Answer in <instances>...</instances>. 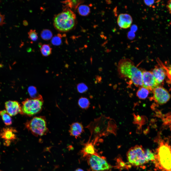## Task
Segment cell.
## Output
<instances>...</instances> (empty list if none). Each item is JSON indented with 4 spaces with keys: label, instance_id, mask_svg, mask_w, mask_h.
<instances>
[{
    "label": "cell",
    "instance_id": "obj_1",
    "mask_svg": "<svg viewBox=\"0 0 171 171\" xmlns=\"http://www.w3.org/2000/svg\"><path fill=\"white\" fill-rule=\"evenodd\" d=\"M118 70L121 77L129 79L136 87L142 86V72L130 59L120 60L118 63Z\"/></svg>",
    "mask_w": 171,
    "mask_h": 171
},
{
    "label": "cell",
    "instance_id": "obj_2",
    "mask_svg": "<svg viewBox=\"0 0 171 171\" xmlns=\"http://www.w3.org/2000/svg\"><path fill=\"white\" fill-rule=\"evenodd\" d=\"M157 150L155 160L158 168L162 171H171V146L160 139Z\"/></svg>",
    "mask_w": 171,
    "mask_h": 171
},
{
    "label": "cell",
    "instance_id": "obj_3",
    "mask_svg": "<svg viewBox=\"0 0 171 171\" xmlns=\"http://www.w3.org/2000/svg\"><path fill=\"white\" fill-rule=\"evenodd\" d=\"M76 15L71 10L67 9L59 13L54 20V25L57 30L63 32L72 29L75 24Z\"/></svg>",
    "mask_w": 171,
    "mask_h": 171
},
{
    "label": "cell",
    "instance_id": "obj_4",
    "mask_svg": "<svg viewBox=\"0 0 171 171\" xmlns=\"http://www.w3.org/2000/svg\"><path fill=\"white\" fill-rule=\"evenodd\" d=\"M25 125L27 129L36 136H42L48 131L46 119L43 117H34L27 122Z\"/></svg>",
    "mask_w": 171,
    "mask_h": 171
},
{
    "label": "cell",
    "instance_id": "obj_5",
    "mask_svg": "<svg viewBox=\"0 0 171 171\" xmlns=\"http://www.w3.org/2000/svg\"><path fill=\"white\" fill-rule=\"evenodd\" d=\"M43 101L42 97L36 98H28L22 102V114L28 116L34 115L41 110Z\"/></svg>",
    "mask_w": 171,
    "mask_h": 171
},
{
    "label": "cell",
    "instance_id": "obj_6",
    "mask_svg": "<svg viewBox=\"0 0 171 171\" xmlns=\"http://www.w3.org/2000/svg\"><path fill=\"white\" fill-rule=\"evenodd\" d=\"M127 157L129 163L133 166L142 165L147 162L145 156V150L141 145H136L130 148Z\"/></svg>",
    "mask_w": 171,
    "mask_h": 171
},
{
    "label": "cell",
    "instance_id": "obj_7",
    "mask_svg": "<svg viewBox=\"0 0 171 171\" xmlns=\"http://www.w3.org/2000/svg\"><path fill=\"white\" fill-rule=\"evenodd\" d=\"M88 162L91 169L93 171H104L109 170L111 167L104 158L98 154L89 156Z\"/></svg>",
    "mask_w": 171,
    "mask_h": 171
},
{
    "label": "cell",
    "instance_id": "obj_8",
    "mask_svg": "<svg viewBox=\"0 0 171 171\" xmlns=\"http://www.w3.org/2000/svg\"><path fill=\"white\" fill-rule=\"evenodd\" d=\"M152 91L153 96L151 99L154 100L158 104H164L170 99L171 96L169 92L162 87L158 86Z\"/></svg>",
    "mask_w": 171,
    "mask_h": 171
},
{
    "label": "cell",
    "instance_id": "obj_9",
    "mask_svg": "<svg viewBox=\"0 0 171 171\" xmlns=\"http://www.w3.org/2000/svg\"><path fill=\"white\" fill-rule=\"evenodd\" d=\"M142 86L150 91L158 86L151 71L144 70L142 71Z\"/></svg>",
    "mask_w": 171,
    "mask_h": 171
},
{
    "label": "cell",
    "instance_id": "obj_10",
    "mask_svg": "<svg viewBox=\"0 0 171 171\" xmlns=\"http://www.w3.org/2000/svg\"><path fill=\"white\" fill-rule=\"evenodd\" d=\"M17 131L12 127L3 128L0 132V137L5 141L6 145H9L11 142L15 140L16 138L15 133Z\"/></svg>",
    "mask_w": 171,
    "mask_h": 171
},
{
    "label": "cell",
    "instance_id": "obj_11",
    "mask_svg": "<svg viewBox=\"0 0 171 171\" xmlns=\"http://www.w3.org/2000/svg\"><path fill=\"white\" fill-rule=\"evenodd\" d=\"M5 107L7 113L11 116H15L19 113L22 114L21 106L17 101H7L5 103Z\"/></svg>",
    "mask_w": 171,
    "mask_h": 171
},
{
    "label": "cell",
    "instance_id": "obj_12",
    "mask_svg": "<svg viewBox=\"0 0 171 171\" xmlns=\"http://www.w3.org/2000/svg\"><path fill=\"white\" fill-rule=\"evenodd\" d=\"M133 19L131 16L127 14H121L119 15L117 22L119 26L122 28H129L132 23Z\"/></svg>",
    "mask_w": 171,
    "mask_h": 171
},
{
    "label": "cell",
    "instance_id": "obj_13",
    "mask_svg": "<svg viewBox=\"0 0 171 171\" xmlns=\"http://www.w3.org/2000/svg\"><path fill=\"white\" fill-rule=\"evenodd\" d=\"M84 131L83 125L80 122H76L72 123L70 125L69 132L70 136L77 138L81 137Z\"/></svg>",
    "mask_w": 171,
    "mask_h": 171
},
{
    "label": "cell",
    "instance_id": "obj_14",
    "mask_svg": "<svg viewBox=\"0 0 171 171\" xmlns=\"http://www.w3.org/2000/svg\"><path fill=\"white\" fill-rule=\"evenodd\" d=\"M152 72L158 85L163 81L165 77L166 73L163 68L156 67Z\"/></svg>",
    "mask_w": 171,
    "mask_h": 171
},
{
    "label": "cell",
    "instance_id": "obj_15",
    "mask_svg": "<svg viewBox=\"0 0 171 171\" xmlns=\"http://www.w3.org/2000/svg\"><path fill=\"white\" fill-rule=\"evenodd\" d=\"M81 152L84 157L97 154L96 152L93 142L89 141L85 145Z\"/></svg>",
    "mask_w": 171,
    "mask_h": 171
},
{
    "label": "cell",
    "instance_id": "obj_16",
    "mask_svg": "<svg viewBox=\"0 0 171 171\" xmlns=\"http://www.w3.org/2000/svg\"><path fill=\"white\" fill-rule=\"evenodd\" d=\"M139 87L136 93L137 96L140 99H146L148 97L150 91L142 86Z\"/></svg>",
    "mask_w": 171,
    "mask_h": 171
},
{
    "label": "cell",
    "instance_id": "obj_17",
    "mask_svg": "<svg viewBox=\"0 0 171 171\" xmlns=\"http://www.w3.org/2000/svg\"><path fill=\"white\" fill-rule=\"evenodd\" d=\"M0 115L4 124L7 126L10 125L12 123L11 116L7 113L5 109L0 111Z\"/></svg>",
    "mask_w": 171,
    "mask_h": 171
},
{
    "label": "cell",
    "instance_id": "obj_18",
    "mask_svg": "<svg viewBox=\"0 0 171 171\" xmlns=\"http://www.w3.org/2000/svg\"><path fill=\"white\" fill-rule=\"evenodd\" d=\"M90 103L88 99L85 97H81L78 100V104L79 107L83 109H86L89 108Z\"/></svg>",
    "mask_w": 171,
    "mask_h": 171
},
{
    "label": "cell",
    "instance_id": "obj_19",
    "mask_svg": "<svg viewBox=\"0 0 171 171\" xmlns=\"http://www.w3.org/2000/svg\"><path fill=\"white\" fill-rule=\"evenodd\" d=\"M40 51L43 56L47 57L51 54L52 48L49 45L44 44L41 47Z\"/></svg>",
    "mask_w": 171,
    "mask_h": 171
},
{
    "label": "cell",
    "instance_id": "obj_20",
    "mask_svg": "<svg viewBox=\"0 0 171 171\" xmlns=\"http://www.w3.org/2000/svg\"><path fill=\"white\" fill-rule=\"evenodd\" d=\"M28 91L32 98H38L42 96L38 93L36 88L33 86H29L28 88Z\"/></svg>",
    "mask_w": 171,
    "mask_h": 171
},
{
    "label": "cell",
    "instance_id": "obj_21",
    "mask_svg": "<svg viewBox=\"0 0 171 171\" xmlns=\"http://www.w3.org/2000/svg\"><path fill=\"white\" fill-rule=\"evenodd\" d=\"M78 10L79 14L82 16L87 15L90 13V10L89 7L85 5L80 6L78 7Z\"/></svg>",
    "mask_w": 171,
    "mask_h": 171
},
{
    "label": "cell",
    "instance_id": "obj_22",
    "mask_svg": "<svg viewBox=\"0 0 171 171\" xmlns=\"http://www.w3.org/2000/svg\"><path fill=\"white\" fill-rule=\"evenodd\" d=\"M41 36L43 39L47 40L52 38V34L51 31L50 30L48 29H45L41 32Z\"/></svg>",
    "mask_w": 171,
    "mask_h": 171
},
{
    "label": "cell",
    "instance_id": "obj_23",
    "mask_svg": "<svg viewBox=\"0 0 171 171\" xmlns=\"http://www.w3.org/2000/svg\"><path fill=\"white\" fill-rule=\"evenodd\" d=\"M145 156L147 162L150 161L155 160V154L149 149L145 151Z\"/></svg>",
    "mask_w": 171,
    "mask_h": 171
},
{
    "label": "cell",
    "instance_id": "obj_24",
    "mask_svg": "<svg viewBox=\"0 0 171 171\" xmlns=\"http://www.w3.org/2000/svg\"><path fill=\"white\" fill-rule=\"evenodd\" d=\"M77 89L79 93H82L86 92L88 90V88L86 84L82 82L77 84Z\"/></svg>",
    "mask_w": 171,
    "mask_h": 171
},
{
    "label": "cell",
    "instance_id": "obj_25",
    "mask_svg": "<svg viewBox=\"0 0 171 171\" xmlns=\"http://www.w3.org/2000/svg\"><path fill=\"white\" fill-rule=\"evenodd\" d=\"M68 6L71 8H76L78 5L81 2L80 0H69L66 1Z\"/></svg>",
    "mask_w": 171,
    "mask_h": 171
},
{
    "label": "cell",
    "instance_id": "obj_26",
    "mask_svg": "<svg viewBox=\"0 0 171 171\" xmlns=\"http://www.w3.org/2000/svg\"><path fill=\"white\" fill-rule=\"evenodd\" d=\"M29 38L31 40L35 41L38 39L37 33L35 30L31 29L28 33Z\"/></svg>",
    "mask_w": 171,
    "mask_h": 171
},
{
    "label": "cell",
    "instance_id": "obj_27",
    "mask_svg": "<svg viewBox=\"0 0 171 171\" xmlns=\"http://www.w3.org/2000/svg\"><path fill=\"white\" fill-rule=\"evenodd\" d=\"M61 38L59 36H56L52 38L51 40V43L54 45L58 46L61 44Z\"/></svg>",
    "mask_w": 171,
    "mask_h": 171
},
{
    "label": "cell",
    "instance_id": "obj_28",
    "mask_svg": "<svg viewBox=\"0 0 171 171\" xmlns=\"http://www.w3.org/2000/svg\"><path fill=\"white\" fill-rule=\"evenodd\" d=\"M135 36V33L131 30L128 33L127 37L129 39L132 40L134 38Z\"/></svg>",
    "mask_w": 171,
    "mask_h": 171
},
{
    "label": "cell",
    "instance_id": "obj_29",
    "mask_svg": "<svg viewBox=\"0 0 171 171\" xmlns=\"http://www.w3.org/2000/svg\"><path fill=\"white\" fill-rule=\"evenodd\" d=\"M144 2L146 5L151 6L155 3V1L154 0H144Z\"/></svg>",
    "mask_w": 171,
    "mask_h": 171
},
{
    "label": "cell",
    "instance_id": "obj_30",
    "mask_svg": "<svg viewBox=\"0 0 171 171\" xmlns=\"http://www.w3.org/2000/svg\"><path fill=\"white\" fill-rule=\"evenodd\" d=\"M166 6L169 12L171 13V0L167 1Z\"/></svg>",
    "mask_w": 171,
    "mask_h": 171
},
{
    "label": "cell",
    "instance_id": "obj_31",
    "mask_svg": "<svg viewBox=\"0 0 171 171\" xmlns=\"http://www.w3.org/2000/svg\"><path fill=\"white\" fill-rule=\"evenodd\" d=\"M137 29L138 27L136 25H133L131 27V30L134 33L137 31Z\"/></svg>",
    "mask_w": 171,
    "mask_h": 171
},
{
    "label": "cell",
    "instance_id": "obj_32",
    "mask_svg": "<svg viewBox=\"0 0 171 171\" xmlns=\"http://www.w3.org/2000/svg\"><path fill=\"white\" fill-rule=\"evenodd\" d=\"M4 19V16L2 15L0 13V26L3 24Z\"/></svg>",
    "mask_w": 171,
    "mask_h": 171
},
{
    "label": "cell",
    "instance_id": "obj_33",
    "mask_svg": "<svg viewBox=\"0 0 171 171\" xmlns=\"http://www.w3.org/2000/svg\"><path fill=\"white\" fill-rule=\"evenodd\" d=\"M75 171H84L83 170L80 168L76 169Z\"/></svg>",
    "mask_w": 171,
    "mask_h": 171
},
{
    "label": "cell",
    "instance_id": "obj_34",
    "mask_svg": "<svg viewBox=\"0 0 171 171\" xmlns=\"http://www.w3.org/2000/svg\"><path fill=\"white\" fill-rule=\"evenodd\" d=\"M168 72L169 74L171 76V68L169 70Z\"/></svg>",
    "mask_w": 171,
    "mask_h": 171
},
{
    "label": "cell",
    "instance_id": "obj_35",
    "mask_svg": "<svg viewBox=\"0 0 171 171\" xmlns=\"http://www.w3.org/2000/svg\"><path fill=\"white\" fill-rule=\"evenodd\" d=\"M3 65L1 64H0V68H2L3 66Z\"/></svg>",
    "mask_w": 171,
    "mask_h": 171
},
{
    "label": "cell",
    "instance_id": "obj_36",
    "mask_svg": "<svg viewBox=\"0 0 171 171\" xmlns=\"http://www.w3.org/2000/svg\"><path fill=\"white\" fill-rule=\"evenodd\" d=\"M169 127L170 128V129H171V124H170V125Z\"/></svg>",
    "mask_w": 171,
    "mask_h": 171
},
{
    "label": "cell",
    "instance_id": "obj_37",
    "mask_svg": "<svg viewBox=\"0 0 171 171\" xmlns=\"http://www.w3.org/2000/svg\"><path fill=\"white\" fill-rule=\"evenodd\" d=\"M0 171H1V170H0Z\"/></svg>",
    "mask_w": 171,
    "mask_h": 171
},
{
    "label": "cell",
    "instance_id": "obj_38",
    "mask_svg": "<svg viewBox=\"0 0 171 171\" xmlns=\"http://www.w3.org/2000/svg\"></svg>",
    "mask_w": 171,
    "mask_h": 171
}]
</instances>
